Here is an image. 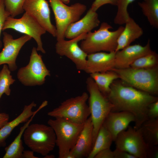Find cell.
<instances>
[{
	"mask_svg": "<svg viewBox=\"0 0 158 158\" xmlns=\"http://www.w3.org/2000/svg\"><path fill=\"white\" fill-rule=\"evenodd\" d=\"M110 87L107 97L114 106L111 111H125L132 113L135 118L134 127L139 128L148 119L149 105L158 100V97L115 80Z\"/></svg>",
	"mask_w": 158,
	"mask_h": 158,
	"instance_id": "cell-1",
	"label": "cell"
},
{
	"mask_svg": "<svg viewBox=\"0 0 158 158\" xmlns=\"http://www.w3.org/2000/svg\"><path fill=\"white\" fill-rule=\"evenodd\" d=\"M124 84L152 95L158 93V66L150 68H113Z\"/></svg>",
	"mask_w": 158,
	"mask_h": 158,
	"instance_id": "cell-2",
	"label": "cell"
},
{
	"mask_svg": "<svg viewBox=\"0 0 158 158\" xmlns=\"http://www.w3.org/2000/svg\"><path fill=\"white\" fill-rule=\"evenodd\" d=\"M124 27L121 26L116 30L110 31L113 27L108 23H101L99 28L87 34L82 40L80 47L87 54L101 51H115L118 38Z\"/></svg>",
	"mask_w": 158,
	"mask_h": 158,
	"instance_id": "cell-3",
	"label": "cell"
},
{
	"mask_svg": "<svg viewBox=\"0 0 158 158\" xmlns=\"http://www.w3.org/2000/svg\"><path fill=\"white\" fill-rule=\"evenodd\" d=\"M114 141L116 148L125 151L136 158H158V146L148 145L139 128L129 126L118 134Z\"/></svg>",
	"mask_w": 158,
	"mask_h": 158,
	"instance_id": "cell-4",
	"label": "cell"
},
{
	"mask_svg": "<svg viewBox=\"0 0 158 158\" xmlns=\"http://www.w3.org/2000/svg\"><path fill=\"white\" fill-rule=\"evenodd\" d=\"M86 84L89 93L88 106L93 126V145L99 129L114 106L107 97L101 92L90 76L87 78Z\"/></svg>",
	"mask_w": 158,
	"mask_h": 158,
	"instance_id": "cell-5",
	"label": "cell"
},
{
	"mask_svg": "<svg viewBox=\"0 0 158 158\" xmlns=\"http://www.w3.org/2000/svg\"><path fill=\"white\" fill-rule=\"evenodd\" d=\"M55 118L49 119L47 123L52 128L56 135L58 158H66L75 145L84 123H78L63 118Z\"/></svg>",
	"mask_w": 158,
	"mask_h": 158,
	"instance_id": "cell-6",
	"label": "cell"
},
{
	"mask_svg": "<svg viewBox=\"0 0 158 158\" xmlns=\"http://www.w3.org/2000/svg\"><path fill=\"white\" fill-rule=\"evenodd\" d=\"M25 144L34 152L43 156L54 150L56 145V136L49 126L39 123L29 124L23 135Z\"/></svg>",
	"mask_w": 158,
	"mask_h": 158,
	"instance_id": "cell-7",
	"label": "cell"
},
{
	"mask_svg": "<svg viewBox=\"0 0 158 158\" xmlns=\"http://www.w3.org/2000/svg\"><path fill=\"white\" fill-rule=\"evenodd\" d=\"M89 95L86 92L68 99L58 107L48 112V116L55 118H63L80 124L84 123L90 115L87 103Z\"/></svg>",
	"mask_w": 158,
	"mask_h": 158,
	"instance_id": "cell-8",
	"label": "cell"
},
{
	"mask_svg": "<svg viewBox=\"0 0 158 158\" xmlns=\"http://www.w3.org/2000/svg\"><path fill=\"white\" fill-rule=\"evenodd\" d=\"M48 1L55 17L57 41L64 39L65 32L68 27L79 20L86 11L87 6L79 3L69 6L61 0Z\"/></svg>",
	"mask_w": 158,
	"mask_h": 158,
	"instance_id": "cell-9",
	"label": "cell"
},
{
	"mask_svg": "<svg viewBox=\"0 0 158 158\" xmlns=\"http://www.w3.org/2000/svg\"><path fill=\"white\" fill-rule=\"evenodd\" d=\"M37 51L36 48L33 47L28 63L18 71V79L25 86L42 85L44 83L46 78L50 76V71L43 62L42 56Z\"/></svg>",
	"mask_w": 158,
	"mask_h": 158,
	"instance_id": "cell-10",
	"label": "cell"
},
{
	"mask_svg": "<svg viewBox=\"0 0 158 158\" xmlns=\"http://www.w3.org/2000/svg\"><path fill=\"white\" fill-rule=\"evenodd\" d=\"M8 29L14 30L18 32L30 36L37 44V51L45 54L43 47L41 36L46 31L34 18L26 12L21 17L15 18L10 16L8 17L4 22L2 31Z\"/></svg>",
	"mask_w": 158,
	"mask_h": 158,
	"instance_id": "cell-11",
	"label": "cell"
},
{
	"mask_svg": "<svg viewBox=\"0 0 158 158\" xmlns=\"http://www.w3.org/2000/svg\"><path fill=\"white\" fill-rule=\"evenodd\" d=\"M87 33H85L69 40L64 39L57 41L55 44L56 54L65 56L75 65L76 68L84 71L87 54L80 47L78 43L85 39Z\"/></svg>",
	"mask_w": 158,
	"mask_h": 158,
	"instance_id": "cell-12",
	"label": "cell"
},
{
	"mask_svg": "<svg viewBox=\"0 0 158 158\" xmlns=\"http://www.w3.org/2000/svg\"><path fill=\"white\" fill-rule=\"evenodd\" d=\"M3 42L4 47L0 52V66L6 64L11 71L16 70V58L23 46L32 37L24 35L19 38L14 39L13 36L6 32H3Z\"/></svg>",
	"mask_w": 158,
	"mask_h": 158,
	"instance_id": "cell-13",
	"label": "cell"
},
{
	"mask_svg": "<svg viewBox=\"0 0 158 158\" xmlns=\"http://www.w3.org/2000/svg\"><path fill=\"white\" fill-rule=\"evenodd\" d=\"M23 9L46 32L56 37V28L51 21L50 9L46 0H26Z\"/></svg>",
	"mask_w": 158,
	"mask_h": 158,
	"instance_id": "cell-14",
	"label": "cell"
},
{
	"mask_svg": "<svg viewBox=\"0 0 158 158\" xmlns=\"http://www.w3.org/2000/svg\"><path fill=\"white\" fill-rule=\"evenodd\" d=\"M152 51L149 40L144 46L139 44L130 45L115 52V68L123 69L130 67L137 59Z\"/></svg>",
	"mask_w": 158,
	"mask_h": 158,
	"instance_id": "cell-15",
	"label": "cell"
},
{
	"mask_svg": "<svg viewBox=\"0 0 158 158\" xmlns=\"http://www.w3.org/2000/svg\"><path fill=\"white\" fill-rule=\"evenodd\" d=\"M115 52H98L87 54L84 71L90 74L111 71L115 67Z\"/></svg>",
	"mask_w": 158,
	"mask_h": 158,
	"instance_id": "cell-16",
	"label": "cell"
},
{
	"mask_svg": "<svg viewBox=\"0 0 158 158\" xmlns=\"http://www.w3.org/2000/svg\"><path fill=\"white\" fill-rule=\"evenodd\" d=\"M100 23L98 14L90 8L83 18L68 27L65 32V38L71 39L83 34L87 33L99 26Z\"/></svg>",
	"mask_w": 158,
	"mask_h": 158,
	"instance_id": "cell-17",
	"label": "cell"
},
{
	"mask_svg": "<svg viewBox=\"0 0 158 158\" xmlns=\"http://www.w3.org/2000/svg\"><path fill=\"white\" fill-rule=\"evenodd\" d=\"M93 130L90 116L84 123L75 145L70 152L74 158L88 157L93 147Z\"/></svg>",
	"mask_w": 158,
	"mask_h": 158,
	"instance_id": "cell-18",
	"label": "cell"
},
{
	"mask_svg": "<svg viewBox=\"0 0 158 158\" xmlns=\"http://www.w3.org/2000/svg\"><path fill=\"white\" fill-rule=\"evenodd\" d=\"M135 118L132 113L125 111H111L103 124L110 133L114 141L118 134L126 129Z\"/></svg>",
	"mask_w": 158,
	"mask_h": 158,
	"instance_id": "cell-19",
	"label": "cell"
},
{
	"mask_svg": "<svg viewBox=\"0 0 158 158\" xmlns=\"http://www.w3.org/2000/svg\"><path fill=\"white\" fill-rule=\"evenodd\" d=\"M125 24L124 30L118 38L115 52L129 46L143 34L142 28L130 16Z\"/></svg>",
	"mask_w": 158,
	"mask_h": 158,
	"instance_id": "cell-20",
	"label": "cell"
},
{
	"mask_svg": "<svg viewBox=\"0 0 158 158\" xmlns=\"http://www.w3.org/2000/svg\"><path fill=\"white\" fill-rule=\"evenodd\" d=\"M36 104L34 102L25 106L22 112L12 121L8 122L0 129V147H4L6 140L13 130L20 123L26 122L34 114L32 111Z\"/></svg>",
	"mask_w": 158,
	"mask_h": 158,
	"instance_id": "cell-21",
	"label": "cell"
},
{
	"mask_svg": "<svg viewBox=\"0 0 158 158\" xmlns=\"http://www.w3.org/2000/svg\"><path fill=\"white\" fill-rule=\"evenodd\" d=\"M47 105L43 102L38 108L35 111L34 114L20 128V132L13 141L5 148V154L3 158H22L24 147L23 146L22 138L24 131L30 124L36 114L41 109Z\"/></svg>",
	"mask_w": 158,
	"mask_h": 158,
	"instance_id": "cell-22",
	"label": "cell"
},
{
	"mask_svg": "<svg viewBox=\"0 0 158 158\" xmlns=\"http://www.w3.org/2000/svg\"><path fill=\"white\" fill-rule=\"evenodd\" d=\"M101 92L107 97L110 90V86L115 80L119 78L117 74L112 71L97 72L90 74Z\"/></svg>",
	"mask_w": 158,
	"mask_h": 158,
	"instance_id": "cell-23",
	"label": "cell"
},
{
	"mask_svg": "<svg viewBox=\"0 0 158 158\" xmlns=\"http://www.w3.org/2000/svg\"><path fill=\"white\" fill-rule=\"evenodd\" d=\"M139 128L148 145L150 146L158 145V118L147 119Z\"/></svg>",
	"mask_w": 158,
	"mask_h": 158,
	"instance_id": "cell-24",
	"label": "cell"
},
{
	"mask_svg": "<svg viewBox=\"0 0 158 158\" xmlns=\"http://www.w3.org/2000/svg\"><path fill=\"white\" fill-rule=\"evenodd\" d=\"M113 141L111 133L102 125L99 130L92 150L87 158H94L100 151L110 148Z\"/></svg>",
	"mask_w": 158,
	"mask_h": 158,
	"instance_id": "cell-25",
	"label": "cell"
},
{
	"mask_svg": "<svg viewBox=\"0 0 158 158\" xmlns=\"http://www.w3.org/2000/svg\"><path fill=\"white\" fill-rule=\"evenodd\" d=\"M150 24L158 28V0H143L138 3Z\"/></svg>",
	"mask_w": 158,
	"mask_h": 158,
	"instance_id": "cell-26",
	"label": "cell"
},
{
	"mask_svg": "<svg viewBox=\"0 0 158 158\" xmlns=\"http://www.w3.org/2000/svg\"><path fill=\"white\" fill-rule=\"evenodd\" d=\"M16 80L12 78L11 71L8 65L4 64L0 71V100L2 96L5 94L7 96L10 95L11 90L10 86L13 84Z\"/></svg>",
	"mask_w": 158,
	"mask_h": 158,
	"instance_id": "cell-27",
	"label": "cell"
},
{
	"mask_svg": "<svg viewBox=\"0 0 158 158\" xmlns=\"http://www.w3.org/2000/svg\"><path fill=\"white\" fill-rule=\"evenodd\" d=\"M158 56L154 51L142 56L135 61L130 67L137 68H150L158 66Z\"/></svg>",
	"mask_w": 158,
	"mask_h": 158,
	"instance_id": "cell-28",
	"label": "cell"
},
{
	"mask_svg": "<svg viewBox=\"0 0 158 158\" xmlns=\"http://www.w3.org/2000/svg\"><path fill=\"white\" fill-rule=\"evenodd\" d=\"M135 0H118L116 5L117 10L114 19L115 24H124L130 16L127 8L128 5Z\"/></svg>",
	"mask_w": 158,
	"mask_h": 158,
	"instance_id": "cell-29",
	"label": "cell"
},
{
	"mask_svg": "<svg viewBox=\"0 0 158 158\" xmlns=\"http://www.w3.org/2000/svg\"><path fill=\"white\" fill-rule=\"evenodd\" d=\"M6 10L10 16L15 17L23 13V6L26 0H4Z\"/></svg>",
	"mask_w": 158,
	"mask_h": 158,
	"instance_id": "cell-30",
	"label": "cell"
},
{
	"mask_svg": "<svg viewBox=\"0 0 158 158\" xmlns=\"http://www.w3.org/2000/svg\"><path fill=\"white\" fill-rule=\"evenodd\" d=\"M9 16V13L5 9L4 0H0V48L2 46L0 40L1 31L6 19Z\"/></svg>",
	"mask_w": 158,
	"mask_h": 158,
	"instance_id": "cell-31",
	"label": "cell"
},
{
	"mask_svg": "<svg viewBox=\"0 0 158 158\" xmlns=\"http://www.w3.org/2000/svg\"><path fill=\"white\" fill-rule=\"evenodd\" d=\"M148 119L158 118V100L151 103L149 106L147 111Z\"/></svg>",
	"mask_w": 158,
	"mask_h": 158,
	"instance_id": "cell-32",
	"label": "cell"
},
{
	"mask_svg": "<svg viewBox=\"0 0 158 158\" xmlns=\"http://www.w3.org/2000/svg\"><path fill=\"white\" fill-rule=\"evenodd\" d=\"M118 0H95L90 8L93 10L96 11L102 6L107 4L116 6Z\"/></svg>",
	"mask_w": 158,
	"mask_h": 158,
	"instance_id": "cell-33",
	"label": "cell"
},
{
	"mask_svg": "<svg viewBox=\"0 0 158 158\" xmlns=\"http://www.w3.org/2000/svg\"><path fill=\"white\" fill-rule=\"evenodd\" d=\"M94 158H114V151L110 148L103 150L98 153Z\"/></svg>",
	"mask_w": 158,
	"mask_h": 158,
	"instance_id": "cell-34",
	"label": "cell"
},
{
	"mask_svg": "<svg viewBox=\"0 0 158 158\" xmlns=\"http://www.w3.org/2000/svg\"><path fill=\"white\" fill-rule=\"evenodd\" d=\"M113 151L114 158H136L129 153L116 148Z\"/></svg>",
	"mask_w": 158,
	"mask_h": 158,
	"instance_id": "cell-35",
	"label": "cell"
},
{
	"mask_svg": "<svg viewBox=\"0 0 158 158\" xmlns=\"http://www.w3.org/2000/svg\"><path fill=\"white\" fill-rule=\"evenodd\" d=\"M9 118L8 114L5 113H0V129L8 121Z\"/></svg>",
	"mask_w": 158,
	"mask_h": 158,
	"instance_id": "cell-36",
	"label": "cell"
},
{
	"mask_svg": "<svg viewBox=\"0 0 158 158\" xmlns=\"http://www.w3.org/2000/svg\"><path fill=\"white\" fill-rule=\"evenodd\" d=\"M34 152L32 150H24L22 154V158H38L34 155Z\"/></svg>",
	"mask_w": 158,
	"mask_h": 158,
	"instance_id": "cell-37",
	"label": "cell"
},
{
	"mask_svg": "<svg viewBox=\"0 0 158 158\" xmlns=\"http://www.w3.org/2000/svg\"><path fill=\"white\" fill-rule=\"evenodd\" d=\"M55 156L53 154H49L46 155L44 156V158H54Z\"/></svg>",
	"mask_w": 158,
	"mask_h": 158,
	"instance_id": "cell-38",
	"label": "cell"
},
{
	"mask_svg": "<svg viewBox=\"0 0 158 158\" xmlns=\"http://www.w3.org/2000/svg\"><path fill=\"white\" fill-rule=\"evenodd\" d=\"M61 1L65 4H68L70 2V0H61Z\"/></svg>",
	"mask_w": 158,
	"mask_h": 158,
	"instance_id": "cell-39",
	"label": "cell"
}]
</instances>
